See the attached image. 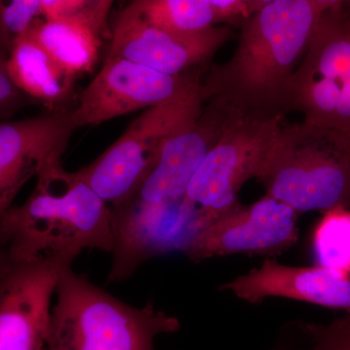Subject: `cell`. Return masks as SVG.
I'll return each mask as SVG.
<instances>
[{
	"instance_id": "obj_1",
	"label": "cell",
	"mask_w": 350,
	"mask_h": 350,
	"mask_svg": "<svg viewBox=\"0 0 350 350\" xmlns=\"http://www.w3.org/2000/svg\"><path fill=\"white\" fill-rule=\"evenodd\" d=\"M320 16L310 0H275L253 14L231 59L202 77L204 103L231 118L283 119L292 78Z\"/></svg>"
},
{
	"instance_id": "obj_2",
	"label": "cell",
	"mask_w": 350,
	"mask_h": 350,
	"mask_svg": "<svg viewBox=\"0 0 350 350\" xmlns=\"http://www.w3.org/2000/svg\"><path fill=\"white\" fill-rule=\"evenodd\" d=\"M228 121L222 108L204 103L195 123L167 138L144 183L125 202L111 207L113 236L120 250L152 254L183 234L189 222V186Z\"/></svg>"
},
{
	"instance_id": "obj_3",
	"label": "cell",
	"mask_w": 350,
	"mask_h": 350,
	"mask_svg": "<svg viewBox=\"0 0 350 350\" xmlns=\"http://www.w3.org/2000/svg\"><path fill=\"white\" fill-rule=\"evenodd\" d=\"M1 250L20 259L96 250L112 253L111 207L76 172L54 165L24 204L0 213Z\"/></svg>"
},
{
	"instance_id": "obj_4",
	"label": "cell",
	"mask_w": 350,
	"mask_h": 350,
	"mask_svg": "<svg viewBox=\"0 0 350 350\" xmlns=\"http://www.w3.org/2000/svg\"><path fill=\"white\" fill-rule=\"evenodd\" d=\"M64 268L51 312L47 350H157L161 334L181 328L178 319L153 303L135 308Z\"/></svg>"
},
{
	"instance_id": "obj_5",
	"label": "cell",
	"mask_w": 350,
	"mask_h": 350,
	"mask_svg": "<svg viewBox=\"0 0 350 350\" xmlns=\"http://www.w3.org/2000/svg\"><path fill=\"white\" fill-rule=\"evenodd\" d=\"M256 179L298 213L350 206V137L304 120L282 125Z\"/></svg>"
},
{
	"instance_id": "obj_6",
	"label": "cell",
	"mask_w": 350,
	"mask_h": 350,
	"mask_svg": "<svg viewBox=\"0 0 350 350\" xmlns=\"http://www.w3.org/2000/svg\"><path fill=\"white\" fill-rule=\"evenodd\" d=\"M204 107L200 91L145 109L119 139L76 174L111 207L118 206L151 174L167 138L195 123Z\"/></svg>"
},
{
	"instance_id": "obj_7",
	"label": "cell",
	"mask_w": 350,
	"mask_h": 350,
	"mask_svg": "<svg viewBox=\"0 0 350 350\" xmlns=\"http://www.w3.org/2000/svg\"><path fill=\"white\" fill-rule=\"evenodd\" d=\"M287 110L350 137V13L344 6L320 16L292 78Z\"/></svg>"
},
{
	"instance_id": "obj_8",
	"label": "cell",
	"mask_w": 350,
	"mask_h": 350,
	"mask_svg": "<svg viewBox=\"0 0 350 350\" xmlns=\"http://www.w3.org/2000/svg\"><path fill=\"white\" fill-rule=\"evenodd\" d=\"M282 121L230 117L218 142L200 163L186 194V202L199 215L200 230L241 204L239 190L246 181L257 178Z\"/></svg>"
},
{
	"instance_id": "obj_9",
	"label": "cell",
	"mask_w": 350,
	"mask_h": 350,
	"mask_svg": "<svg viewBox=\"0 0 350 350\" xmlns=\"http://www.w3.org/2000/svg\"><path fill=\"white\" fill-rule=\"evenodd\" d=\"M78 255L20 259L0 251V350H47L53 294Z\"/></svg>"
},
{
	"instance_id": "obj_10",
	"label": "cell",
	"mask_w": 350,
	"mask_h": 350,
	"mask_svg": "<svg viewBox=\"0 0 350 350\" xmlns=\"http://www.w3.org/2000/svg\"><path fill=\"white\" fill-rule=\"evenodd\" d=\"M200 69L170 75L123 57L107 56L72 109L75 125H100L137 110L188 98L200 91Z\"/></svg>"
},
{
	"instance_id": "obj_11",
	"label": "cell",
	"mask_w": 350,
	"mask_h": 350,
	"mask_svg": "<svg viewBox=\"0 0 350 350\" xmlns=\"http://www.w3.org/2000/svg\"><path fill=\"white\" fill-rule=\"evenodd\" d=\"M298 214L265 195L250 206L239 204L200 230L183 253L194 262L232 254H280L298 241Z\"/></svg>"
},
{
	"instance_id": "obj_12",
	"label": "cell",
	"mask_w": 350,
	"mask_h": 350,
	"mask_svg": "<svg viewBox=\"0 0 350 350\" xmlns=\"http://www.w3.org/2000/svg\"><path fill=\"white\" fill-rule=\"evenodd\" d=\"M76 129L72 110L2 122L0 126V213L13 206L21 189L31 178L62 163Z\"/></svg>"
},
{
	"instance_id": "obj_13",
	"label": "cell",
	"mask_w": 350,
	"mask_h": 350,
	"mask_svg": "<svg viewBox=\"0 0 350 350\" xmlns=\"http://www.w3.org/2000/svg\"><path fill=\"white\" fill-rule=\"evenodd\" d=\"M231 36V29L219 25L194 33L167 31L124 8L113 27L107 56L123 57L165 75H179L208 63Z\"/></svg>"
},
{
	"instance_id": "obj_14",
	"label": "cell",
	"mask_w": 350,
	"mask_h": 350,
	"mask_svg": "<svg viewBox=\"0 0 350 350\" xmlns=\"http://www.w3.org/2000/svg\"><path fill=\"white\" fill-rule=\"evenodd\" d=\"M221 290L254 305L280 297L344 310L350 319V276L319 265L291 267L267 259L260 268L226 283Z\"/></svg>"
},
{
	"instance_id": "obj_15",
	"label": "cell",
	"mask_w": 350,
	"mask_h": 350,
	"mask_svg": "<svg viewBox=\"0 0 350 350\" xmlns=\"http://www.w3.org/2000/svg\"><path fill=\"white\" fill-rule=\"evenodd\" d=\"M1 64L18 87L49 110L64 108L77 78L27 32L13 44L8 59H1Z\"/></svg>"
},
{
	"instance_id": "obj_16",
	"label": "cell",
	"mask_w": 350,
	"mask_h": 350,
	"mask_svg": "<svg viewBox=\"0 0 350 350\" xmlns=\"http://www.w3.org/2000/svg\"><path fill=\"white\" fill-rule=\"evenodd\" d=\"M27 33L75 77L91 71L100 56L101 36L77 21L44 18Z\"/></svg>"
},
{
	"instance_id": "obj_17",
	"label": "cell",
	"mask_w": 350,
	"mask_h": 350,
	"mask_svg": "<svg viewBox=\"0 0 350 350\" xmlns=\"http://www.w3.org/2000/svg\"><path fill=\"white\" fill-rule=\"evenodd\" d=\"M125 9L148 24L182 33L218 25L207 0H131Z\"/></svg>"
},
{
	"instance_id": "obj_18",
	"label": "cell",
	"mask_w": 350,
	"mask_h": 350,
	"mask_svg": "<svg viewBox=\"0 0 350 350\" xmlns=\"http://www.w3.org/2000/svg\"><path fill=\"white\" fill-rule=\"evenodd\" d=\"M312 247L317 265L350 276V206L324 211L313 232Z\"/></svg>"
},
{
	"instance_id": "obj_19",
	"label": "cell",
	"mask_w": 350,
	"mask_h": 350,
	"mask_svg": "<svg viewBox=\"0 0 350 350\" xmlns=\"http://www.w3.org/2000/svg\"><path fill=\"white\" fill-rule=\"evenodd\" d=\"M114 0H41L46 19L77 21L98 32L107 29L108 14Z\"/></svg>"
},
{
	"instance_id": "obj_20",
	"label": "cell",
	"mask_w": 350,
	"mask_h": 350,
	"mask_svg": "<svg viewBox=\"0 0 350 350\" xmlns=\"http://www.w3.org/2000/svg\"><path fill=\"white\" fill-rule=\"evenodd\" d=\"M42 15L41 0H1L0 32L2 45L10 51L13 44Z\"/></svg>"
},
{
	"instance_id": "obj_21",
	"label": "cell",
	"mask_w": 350,
	"mask_h": 350,
	"mask_svg": "<svg viewBox=\"0 0 350 350\" xmlns=\"http://www.w3.org/2000/svg\"><path fill=\"white\" fill-rule=\"evenodd\" d=\"M312 342L310 350H350V319L347 315L329 324L301 323Z\"/></svg>"
},
{
	"instance_id": "obj_22",
	"label": "cell",
	"mask_w": 350,
	"mask_h": 350,
	"mask_svg": "<svg viewBox=\"0 0 350 350\" xmlns=\"http://www.w3.org/2000/svg\"><path fill=\"white\" fill-rule=\"evenodd\" d=\"M38 103V101L25 93L15 84L7 73L5 68L1 64L0 68V114L2 118H9L15 114L21 107L27 103Z\"/></svg>"
},
{
	"instance_id": "obj_23",
	"label": "cell",
	"mask_w": 350,
	"mask_h": 350,
	"mask_svg": "<svg viewBox=\"0 0 350 350\" xmlns=\"http://www.w3.org/2000/svg\"><path fill=\"white\" fill-rule=\"evenodd\" d=\"M215 14L217 24L246 22L254 14L252 0H207Z\"/></svg>"
},
{
	"instance_id": "obj_24",
	"label": "cell",
	"mask_w": 350,
	"mask_h": 350,
	"mask_svg": "<svg viewBox=\"0 0 350 350\" xmlns=\"http://www.w3.org/2000/svg\"><path fill=\"white\" fill-rule=\"evenodd\" d=\"M310 1L320 14H323L331 9L344 5L347 0H310Z\"/></svg>"
},
{
	"instance_id": "obj_25",
	"label": "cell",
	"mask_w": 350,
	"mask_h": 350,
	"mask_svg": "<svg viewBox=\"0 0 350 350\" xmlns=\"http://www.w3.org/2000/svg\"><path fill=\"white\" fill-rule=\"evenodd\" d=\"M253 1V10L254 14L262 9V7L266 6L267 4L271 3V2L275 1V0H252Z\"/></svg>"
},
{
	"instance_id": "obj_26",
	"label": "cell",
	"mask_w": 350,
	"mask_h": 350,
	"mask_svg": "<svg viewBox=\"0 0 350 350\" xmlns=\"http://www.w3.org/2000/svg\"><path fill=\"white\" fill-rule=\"evenodd\" d=\"M342 6H344L345 8L347 9V10L350 13V0H347V1L345 2Z\"/></svg>"
}]
</instances>
